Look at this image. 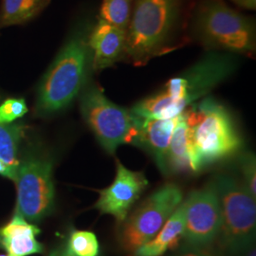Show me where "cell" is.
Wrapping results in <instances>:
<instances>
[{"label": "cell", "instance_id": "6da1fadb", "mask_svg": "<svg viewBox=\"0 0 256 256\" xmlns=\"http://www.w3.org/2000/svg\"><path fill=\"white\" fill-rule=\"evenodd\" d=\"M236 68V59L232 54L210 52L185 72L171 78L162 92L138 102L130 111L148 119L178 117L227 80Z\"/></svg>", "mask_w": 256, "mask_h": 256}, {"label": "cell", "instance_id": "9a60e30c", "mask_svg": "<svg viewBox=\"0 0 256 256\" xmlns=\"http://www.w3.org/2000/svg\"><path fill=\"white\" fill-rule=\"evenodd\" d=\"M200 172V168L194 152L191 134L182 113L178 116L166 156V176Z\"/></svg>", "mask_w": 256, "mask_h": 256}, {"label": "cell", "instance_id": "7a4b0ae2", "mask_svg": "<svg viewBox=\"0 0 256 256\" xmlns=\"http://www.w3.org/2000/svg\"><path fill=\"white\" fill-rule=\"evenodd\" d=\"M182 0H134L126 32L124 58L146 66L171 48Z\"/></svg>", "mask_w": 256, "mask_h": 256}, {"label": "cell", "instance_id": "603a6c76", "mask_svg": "<svg viewBox=\"0 0 256 256\" xmlns=\"http://www.w3.org/2000/svg\"><path fill=\"white\" fill-rule=\"evenodd\" d=\"M176 256H212L205 248L189 247Z\"/></svg>", "mask_w": 256, "mask_h": 256}, {"label": "cell", "instance_id": "7c38bea8", "mask_svg": "<svg viewBox=\"0 0 256 256\" xmlns=\"http://www.w3.org/2000/svg\"><path fill=\"white\" fill-rule=\"evenodd\" d=\"M126 32L99 18L88 36L92 70L102 72L124 58Z\"/></svg>", "mask_w": 256, "mask_h": 256}, {"label": "cell", "instance_id": "e0dca14e", "mask_svg": "<svg viewBox=\"0 0 256 256\" xmlns=\"http://www.w3.org/2000/svg\"><path fill=\"white\" fill-rule=\"evenodd\" d=\"M48 0H3L1 24L12 26L34 18L46 6Z\"/></svg>", "mask_w": 256, "mask_h": 256}, {"label": "cell", "instance_id": "4316f807", "mask_svg": "<svg viewBox=\"0 0 256 256\" xmlns=\"http://www.w3.org/2000/svg\"><path fill=\"white\" fill-rule=\"evenodd\" d=\"M238 256H256V246L252 245V246L248 248L247 250H245L244 252H242Z\"/></svg>", "mask_w": 256, "mask_h": 256}, {"label": "cell", "instance_id": "cb8c5ba5", "mask_svg": "<svg viewBox=\"0 0 256 256\" xmlns=\"http://www.w3.org/2000/svg\"><path fill=\"white\" fill-rule=\"evenodd\" d=\"M0 176L8 178L10 180L14 182L16 176V172L14 171L12 168H10L8 165L0 160Z\"/></svg>", "mask_w": 256, "mask_h": 256}, {"label": "cell", "instance_id": "44dd1931", "mask_svg": "<svg viewBox=\"0 0 256 256\" xmlns=\"http://www.w3.org/2000/svg\"><path fill=\"white\" fill-rule=\"evenodd\" d=\"M240 172L243 180L241 182L245 186L248 192L256 198V160L252 152H246L239 160Z\"/></svg>", "mask_w": 256, "mask_h": 256}, {"label": "cell", "instance_id": "d4e9b609", "mask_svg": "<svg viewBox=\"0 0 256 256\" xmlns=\"http://www.w3.org/2000/svg\"><path fill=\"white\" fill-rule=\"evenodd\" d=\"M243 9L256 10V0H230Z\"/></svg>", "mask_w": 256, "mask_h": 256}, {"label": "cell", "instance_id": "30bf717a", "mask_svg": "<svg viewBox=\"0 0 256 256\" xmlns=\"http://www.w3.org/2000/svg\"><path fill=\"white\" fill-rule=\"evenodd\" d=\"M183 203L186 244L200 248L210 246L218 239L221 227L220 200L214 180L190 192Z\"/></svg>", "mask_w": 256, "mask_h": 256}, {"label": "cell", "instance_id": "d6986e66", "mask_svg": "<svg viewBox=\"0 0 256 256\" xmlns=\"http://www.w3.org/2000/svg\"><path fill=\"white\" fill-rule=\"evenodd\" d=\"M133 8V0H102L100 18L128 30Z\"/></svg>", "mask_w": 256, "mask_h": 256}, {"label": "cell", "instance_id": "9c48e42d", "mask_svg": "<svg viewBox=\"0 0 256 256\" xmlns=\"http://www.w3.org/2000/svg\"><path fill=\"white\" fill-rule=\"evenodd\" d=\"M18 189L16 210L28 221L46 216L54 204L52 162L44 156H30L19 162L14 180Z\"/></svg>", "mask_w": 256, "mask_h": 256}, {"label": "cell", "instance_id": "52a82bcc", "mask_svg": "<svg viewBox=\"0 0 256 256\" xmlns=\"http://www.w3.org/2000/svg\"><path fill=\"white\" fill-rule=\"evenodd\" d=\"M80 106L82 118L108 154L114 155L122 144H134L137 116L110 101L99 86H84Z\"/></svg>", "mask_w": 256, "mask_h": 256}, {"label": "cell", "instance_id": "8fae6325", "mask_svg": "<svg viewBox=\"0 0 256 256\" xmlns=\"http://www.w3.org/2000/svg\"><path fill=\"white\" fill-rule=\"evenodd\" d=\"M147 186L146 174L128 169L117 160L113 182L99 191V198L93 207L102 214L112 216L120 224L128 218L131 208L146 190Z\"/></svg>", "mask_w": 256, "mask_h": 256}, {"label": "cell", "instance_id": "2e32d148", "mask_svg": "<svg viewBox=\"0 0 256 256\" xmlns=\"http://www.w3.org/2000/svg\"><path fill=\"white\" fill-rule=\"evenodd\" d=\"M184 222L185 208L182 202L155 236L138 248L132 252V256H164L168 250L176 247L183 239Z\"/></svg>", "mask_w": 256, "mask_h": 256}, {"label": "cell", "instance_id": "ba28073f", "mask_svg": "<svg viewBox=\"0 0 256 256\" xmlns=\"http://www.w3.org/2000/svg\"><path fill=\"white\" fill-rule=\"evenodd\" d=\"M182 202V191L174 183H166L152 192L120 224L122 248L132 254L154 238Z\"/></svg>", "mask_w": 256, "mask_h": 256}, {"label": "cell", "instance_id": "7402d4cb", "mask_svg": "<svg viewBox=\"0 0 256 256\" xmlns=\"http://www.w3.org/2000/svg\"><path fill=\"white\" fill-rule=\"evenodd\" d=\"M28 112L24 99H8L0 106V124H12Z\"/></svg>", "mask_w": 256, "mask_h": 256}, {"label": "cell", "instance_id": "8992f818", "mask_svg": "<svg viewBox=\"0 0 256 256\" xmlns=\"http://www.w3.org/2000/svg\"><path fill=\"white\" fill-rule=\"evenodd\" d=\"M214 182L220 200V246L228 256H239L256 242V198L229 174H218Z\"/></svg>", "mask_w": 256, "mask_h": 256}, {"label": "cell", "instance_id": "83f0119b", "mask_svg": "<svg viewBox=\"0 0 256 256\" xmlns=\"http://www.w3.org/2000/svg\"><path fill=\"white\" fill-rule=\"evenodd\" d=\"M0 256H10L8 254H0Z\"/></svg>", "mask_w": 256, "mask_h": 256}, {"label": "cell", "instance_id": "3957f363", "mask_svg": "<svg viewBox=\"0 0 256 256\" xmlns=\"http://www.w3.org/2000/svg\"><path fill=\"white\" fill-rule=\"evenodd\" d=\"M189 128L200 171L242 148L243 140L234 120L222 104L204 97L182 112Z\"/></svg>", "mask_w": 256, "mask_h": 256}, {"label": "cell", "instance_id": "5b68a950", "mask_svg": "<svg viewBox=\"0 0 256 256\" xmlns=\"http://www.w3.org/2000/svg\"><path fill=\"white\" fill-rule=\"evenodd\" d=\"M194 34L210 50L252 54L256 50L254 23L222 0H203L192 21Z\"/></svg>", "mask_w": 256, "mask_h": 256}, {"label": "cell", "instance_id": "277c9868", "mask_svg": "<svg viewBox=\"0 0 256 256\" xmlns=\"http://www.w3.org/2000/svg\"><path fill=\"white\" fill-rule=\"evenodd\" d=\"M90 30H78L56 56L40 84L36 111L50 115L64 110L84 88L92 66L88 36Z\"/></svg>", "mask_w": 256, "mask_h": 256}, {"label": "cell", "instance_id": "4fadbf2b", "mask_svg": "<svg viewBox=\"0 0 256 256\" xmlns=\"http://www.w3.org/2000/svg\"><path fill=\"white\" fill-rule=\"evenodd\" d=\"M178 116L172 119H148L137 116V136L133 146L151 156L164 174H166V156Z\"/></svg>", "mask_w": 256, "mask_h": 256}, {"label": "cell", "instance_id": "5bb4252c", "mask_svg": "<svg viewBox=\"0 0 256 256\" xmlns=\"http://www.w3.org/2000/svg\"><path fill=\"white\" fill-rule=\"evenodd\" d=\"M40 232L16 210L9 223L0 229V246L6 250L10 256L42 254L44 247L36 239Z\"/></svg>", "mask_w": 256, "mask_h": 256}, {"label": "cell", "instance_id": "ffe728a7", "mask_svg": "<svg viewBox=\"0 0 256 256\" xmlns=\"http://www.w3.org/2000/svg\"><path fill=\"white\" fill-rule=\"evenodd\" d=\"M66 250L72 256H99L100 244L95 234L74 230L68 239Z\"/></svg>", "mask_w": 256, "mask_h": 256}, {"label": "cell", "instance_id": "484cf974", "mask_svg": "<svg viewBox=\"0 0 256 256\" xmlns=\"http://www.w3.org/2000/svg\"><path fill=\"white\" fill-rule=\"evenodd\" d=\"M48 256H72L66 250V248H55L54 250L50 252V254H48Z\"/></svg>", "mask_w": 256, "mask_h": 256}, {"label": "cell", "instance_id": "ac0fdd59", "mask_svg": "<svg viewBox=\"0 0 256 256\" xmlns=\"http://www.w3.org/2000/svg\"><path fill=\"white\" fill-rule=\"evenodd\" d=\"M23 134V128L18 124H0V160L18 172V151Z\"/></svg>", "mask_w": 256, "mask_h": 256}]
</instances>
